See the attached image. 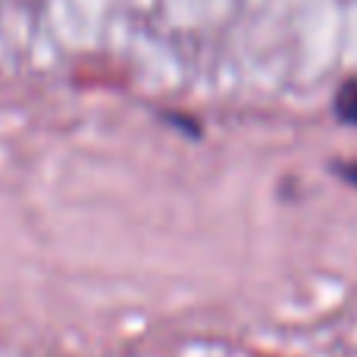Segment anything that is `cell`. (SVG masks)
Masks as SVG:
<instances>
[{
  "label": "cell",
  "instance_id": "cell-1",
  "mask_svg": "<svg viewBox=\"0 0 357 357\" xmlns=\"http://www.w3.org/2000/svg\"><path fill=\"white\" fill-rule=\"evenodd\" d=\"M333 110L342 123L357 126V75H351V79H345L339 85V91L333 98Z\"/></svg>",
  "mask_w": 357,
  "mask_h": 357
},
{
  "label": "cell",
  "instance_id": "cell-3",
  "mask_svg": "<svg viewBox=\"0 0 357 357\" xmlns=\"http://www.w3.org/2000/svg\"><path fill=\"white\" fill-rule=\"evenodd\" d=\"M333 169L345 178V182H351L357 188V163H333Z\"/></svg>",
  "mask_w": 357,
  "mask_h": 357
},
{
  "label": "cell",
  "instance_id": "cell-2",
  "mask_svg": "<svg viewBox=\"0 0 357 357\" xmlns=\"http://www.w3.org/2000/svg\"><path fill=\"white\" fill-rule=\"evenodd\" d=\"M167 119H169V123H176V126H182V129L191 132V135H201V126H197L191 116H182V113H167Z\"/></svg>",
  "mask_w": 357,
  "mask_h": 357
}]
</instances>
